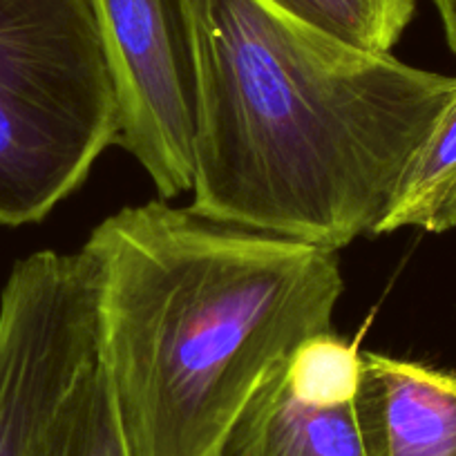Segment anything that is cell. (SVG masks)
<instances>
[{
	"label": "cell",
	"instance_id": "8992f818",
	"mask_svg": "<svg viewBox=\"0 0 456 456\" xmlns=\"http://www.w3.org/2000/svg\"><path fill=\"white\" fill-rule=\"evenodd\" d=\"M354 419L365 456H456V374L361 354Z\"/></svg>",
	"mask_w": 456,
	"mask_h": 456
},
{
	"label": "cell",
	"instance_id": "3957f363",
	"mask_svg": "<svg viewBox=\"0 0 456 456\" xmlns=\"http://www.w3.org/2000/svg\"><path fill=\"white\" fill-rule=\"evenodd\" d=\"M119 137L94 0H0V224H37Z\"/></svg>",
	"mask_w": 456,
	"mask_h": 456
},
{
	"label": "cell",
	"instance_id": "9c48e42d",
	"mask_svg": "<svg viewBox=\"0 0 456 456\" xmlns=\"http://www.w3.org/2000/svg\"><path fill=\"white\" fill-rule=\"evenodd\" d=\"M287 19L371 54H392L416 0H262Z\"/></svg>",
	"mask_w": 456,
	"mask_h": 456
},
{
	"label": "cell",
	"instance_id": "ba28073f",
	"mask_svg": "<svg viewBox=\"0 0 456 456\" xmlns=\"http://www.w3.org/2000/svg\"><path fill=\"white\" fill-rule=\"evenodd\" d=\"M401 228H420L425 233L456 228V94L411 161L376 235Z\"/></svg>",
	"mask_w": 456,
	"mask_h": 456
},
{
	"label": "cell",
	"instance_id": "8fae6325",
	"mask_svg": "<svg viewBox=\"0 0 456 456\" xmlns=\"http://www.w3.org/2000/svg\"><path fill=\"white\" fill-rule=\"evenodd\" d=\"M432 5L438 12L447 45H450V50L456 56V0H432Z\"/></svg>",
	"mask_w": 456,
	"mask_h": 456
},
{
	"label": "cell",
	"instance_id": "277c9868",
	"mask_svg": "<svg viewBox=\"0 0 456 456\" xmlns=\"http://www.w3.org/2000/svg\"><path fill=\"white\" fill-rule=\"evenodd\" d=\"M99 354V282L83 251L16 262L0 293V456H29Z\"/></svg>",
	"mask_w": 456,
	"mask_h": 456
},
{
	"label": "cell",
	"instance_id": "30bf717a",
	"mask_svg": "<svg viewBox=\"0 0 456 456\" xmlns=\"http://www.w3.org/2000/svg\"><path fill=\"white\" fill-rule=\"evenodd\" d=\"M29 456H128L99 358L65 398Z\"/></svg>",
	"mask_w": 456,
	"mask_h": 456
},
{
	"label": "cell",
	"instance_id": "52a82bcc",
	"mask_svg": "<svg viewBox=\"0 0 456 456\" xmlns=\"http://www.w3.org/2000/svg\"><path fill=\"white\" fill-rule=\"evenodd\" d=\"M289 362L248 401L219 456H365L354 396L314 392Z\"/></svg>",
	"mask_w": 456,
	"mask_h": 456
},
{
	"label": "cell",
	"instance_id": "5b68a950",
	"mask_svg": "<svg viewBox=\"0 0 456 456\" xmlns=\"http://www.w3.org/2000/svg\"><path fill=\"white\" fill-rule=\"evenodd\" d=\"M119 94L117 146L161 200L192 186L197 29L192 0H94Z\"/></svg>",
	"mask_w": 456,
	"mask_h": 456
},
{
	"label": "cell",
	"instance_id": "7a4b0ae2",
	"mask_svg": "<svg viewBox=\"0 0 456 456\" xmlns=\"http://www.w3.org/2000/svg\"><path fill=\"white\" fill-rule=\"evenodd\" d=\"M99 282V365L128 456H219L257 389L333 333L338 253L166 200L105 217L81 248Z\"/></svg>",
	"mask_w": 456,
	"mask_h": 456
},
{
	"label": "cell",
	"instance_id": "6da1fadb",
	"mask_svg": "<svg viewBox=\"0 0 456 456\" xmlns=\"http://www.w3.org/2000/svg\"><path fill=\"white\" fill-rule=\"evenodd\" d=\"M201 217L347 247L396 201L456 77L314 32L262 0H192Z\"/></svg>",
	"mask_w": 456,
	"mask_h": 456
}]
</instances>
